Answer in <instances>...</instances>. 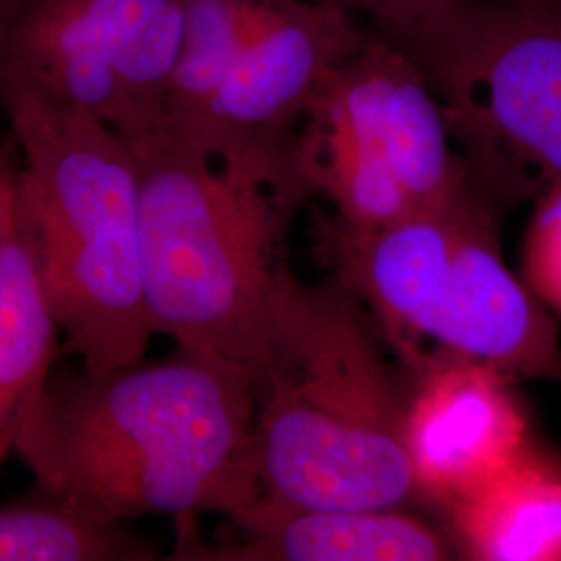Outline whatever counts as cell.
Wrapping results in <instances>:
<instances>
[{
	"instance_id": "1",
	"label": "cell",
	"mask_w": 561,
	"mask_h": 561,
	"mask_svg": "<svg viewBox=\"0 0 561 561\" xmlns=\"http://www.w3.org/2000/svg\"><path fill=\"white\" fill-rule=\"evenodd\" d=\"M256 381L180 347L169 360L50 375L15 454L44 497L96 520L227 518L261 495L250 463Z\"/></svg>"
},
{
	"instance_id": "2",
	"label": "cell",
	"mask_w": 561,
	"mask_h": 561,
	"mask_svg": "<svg viewBox=\"0 0 561 561\" xmlns=\"http://www.w3.org/2000/svg\"><path fill=\"white\" fill-rule=\"evenodd\" d=\"M408 401L356 294L308 285L280 259L250 445L261 497L335 510L416 497Z\"/></svg>"
},
{
	"instance_id": "3",
	"label": "cell",
	"mask_w": 561,
	"mask_h": 561,
	"mask_svg": "<svg viewBox=\"0 0 561 561\" xmlns=\"http://www.w3.org/2000/svg\"><path fill=\"white\" fill-rule=\"evenodd\" d=\"M140 173L141 285L154 335L261 381L280 238L312 190L298 161H225L162 129L127 140Z\"/></svg>"
},
{
	"instance_id": "4",
	"label": "cell",
	"mask_w": 561,
	"mask_h": 561,
	"mask_svg": "<svg viewBox=\"0 0 561 561\" xmlns=\"http://www.w3.org/2000/svg\"><path fill=\"white\" fill-rule=\"evenodd\" d=\"M23 152L21 206L53 317L85 373L141 360L154 331L141 285L140 173L115 127L0 78Z\"/></svg>"
},
{
	"instance_id": "5",
	"label": "cell",
	"mask_w": 561,
	"mask_h": 561,
	"mask_svg": "<svg viewBox=\"0 0 561 561\" xmlns=\"http://www.w3.org/2000/svg\"><path fill=\"white\" fill-rule=\"evenodd\" d=\"M495 202L481 190L373 231L331 225L340 280L368 301L412 368L421 341L510 381L561 387V343L533 294L505 266Z\"/></svg>"
},
{
	"instance_id": "6",
	"label": "cell",
	"mask_w": 561,
	"mask_h": 561,
	"mask_svg": "<svg viewBox=\"0 0 561 561\" xmlns=\"http://www.w3.org/2000/svg\"><path fill=\"white\" fill-rule=\"evenodd\" d=\"M495 204L561 183V0H454L393 36Z\"/></svg>"
},
{
	"instance_id": "7",
	"label": "cell",
	"mask_w": 561,
	"mask_h": 561,
	"mask_svg": "<svg viewBox=\"0 0 561 561\" xmlns=\"http://www.w3.org/2000/svg\"><path fill=\"white\" fill-rule=\"evenodd\" d=\"M183 21L185 0H21L0 32V78L131 140L161 125Z\"/></svg>"
},
{
	"instance_id": "8",
	"label": "cell",
	"mask_w": 561,
	"mask_h": 561,
	"mask_svg": "<svg viewBox=\"0 0 561 561\" xmlns=\"http://www.w3.org/2000/svg\"><path fill=\"white\" fill-rule=\"evenodd\" d=\"M373 36V27L340 7L280 0L198 117L167 134L225 161L294 159L301 121L327 76Z\"/></svg>"
},
{
	"instance_id": "9",
	"label": "cell",
	"mask_w": 561,
	"mask_h": 561,
	"mask_svg": "<svg viewBox=\"0 0 561 561\" xmlns=\"http://www.w3.org/2000/svg\"><path fill=\"white\" fill-rule=\"evenodd\" d=\"M300 127L358 150L400 181L419 210L479 190L421 69L377 32L327 76Z\"/></svg>"
},
{
	"instance_id": "10",
	"label": "cell",
	"mask_w": 561,
	"mask_h": 561,
	"mask_svg": "<svg viewBox=\"0 0 561 561\" xmlns=\"http://www.w3.org/2000/svg\"><path fill=\"white\" fill-rule=\"evenodd\" d=\"M405 442L419 495L451 505L526 447V421L510 379L456 356H428L414 370Z\"/></svg>"
},
{
	"instance_id": "11",
	"label": "cell",
	"mask_w": 561,
	"mask_h": 561,
	"mask_svg": "<svg viewBox=\"0 0 561 561\" xmlns=\"http://www.w3.org/2000/svg\"><path fill=\"white\" fill-rule=\"evenodd\" d=\"M240 541L183 542L175 558L231 561H437L449 558L442 535L421 518L389 510L300 507L256 497L229 516Z\"/></svg>"
},
{
	"instance_id": "12",
	"label": "cell",
	"mask_w": 561,
	"mask_h": 561,
	"mask_svg": "<svg viewBox=\"0 0 561 561\" xmlns=\"http://www.w3.org/2000/svg\"><path fill=\"white\" fill-rule=\"evenodd\" d=\"M449 512L472 560L561 561V468L528 445Z\"/></svg>"
},
{
	"instance_id": "13",
	"label": "cell",
	"mask_w": 561,
	"mask_h": 561,
	"mask_svg": "<svg viewBox=\"0 0 561 561\" xmlns=\"http://www.w3.org/2000/svg\"><path fill=\"white\" fill-rule=\"evenodd\" d=\"M59 331L21 206L20 221L0 245V463L15 451L25 416L53 375Z\"/></svg>"
},
{
	"instance_id": "14",
	"label": "cell",
	"mask_w": 561,
	"mask_h": 561,
	"mask_svg": "<svg viewBox=\"0 0 561 561\" xmlns=\"http://www.w3.org/2000/svg\"><path fill=\"white\" fill-rule=\"evenodd\" d=\"M280 0H185L183 42L161 125L181 131L198 117L241 46Z\"/></svg>"
},
{
	"instance_id": "15",
	"label": "cell",
	"mask_w": 561,
	"mask_h": 561,
	"mask_svg": "<svg viewBox=\"0 0 561 561\" xmlns=\"http://www.w3.org/2000/svg\"><path fill=\"white\" fill-rule=\"evenodd\" d=\"M152 551L123 524L96 520L46 497L0 507V561L150 560Z\"/></svg>"
},
{
	"instance_id": "16",
	"label": "cell",
	"mask_w": 561,
	"mask_h": 561,
	"mask_svg": "<svg viewBox=\"0 0 561 561\" xmlns=\"http://www.w3.org/2000/svg\"><path fill=\"white\" fill-rule=\"evenodd\" d=\"M524 275L530 291L561 312V183L539 201L524 243Z\"/></svg>"
},
{
	"instance_id": "17",
	"label": "cell",
	"mask_w": 561,
	"mask_h": 561,
	"mask_svg": "<svg viewBox=\"0 0 561 561\" xmlns=\"http://www.w3.org/2000/svg\"><path fill=\"white\" fill-rule=\"evenodd\" d=\"M454 0H382L381 25L375 30L379 36H393L421 23L449 7Z\"/></svg>"
},
{
	"instance_id": "18",
	"label": "cell",
	"mask_w": 561,
	"mask_h": 561,
	"mask_svg": "<svg viewBox=\"0 0 561 561\" xmlns=\"http://www.w3.org/2000/svg\"><path fill=\"white\" fill-rule=\"evenodd\" d=\"M21 196L18 178L0 169V245L20 221Z\"/></svg>"
},
{
	"instance_id": "19",
	"label": "cell",
	"mask_w": 561,
	"mask_h": 561,
	"mask_svg": "<svg viewBox=\"0 0 561 561\" xmlns=\"http://www.w3.org/2000/svg\"><path fill=\"white\" fill-rule=\"evenodd\" d=\"M7 2H11V4H18V2H21V0H7Z\"/></svg>"
}]
</instances>
